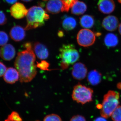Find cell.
<instances>
[{"label":"cell","mask_w":121,"mask_h":121,"mask_svg":"<svg viewBox=\"0 0 121 121\" xmlns=\"http://www.w3.org/2000/svg\"><path fill=\"white\" fill-rule=\"evenodd\" d=\"M119 93L117 91H109L104 96L100 114L102 117L107 118L119 105Z\"/></svg>","instance_id":"cell-3"},{"label":"cell","mask_w":121,"mask_h":121,"mask_svg":"<svg viewBox=\"0 0 121 121\" xmlns=\"http://www.w3.org/2000/svg\"><path fill=\"white\" fill-rule=\"evenodd\" d=\"M119 25V20L117 17L113 15L106 17L103 19L102 22V27L109 31H115Z\"/></svg>","instance_id":"cell-10"},{"label":"cell","mask_w":121,"mask_h":121,"mask_svg":"<svg viewBox=\"0 0 121 121\" xmlns=\"http://www.w3.org/2000/svg\"><path fill=\"white\" fill-rule=\"evenodd\" d=\"M9 36L5 32L0 31V46L6 45L9 41Z\"/></svg>","instance_id":"cell-23"},{"label":"cell","mask_w":121,"mask_h":121,"mask_svg":"<svg viewBox=\"0 0 121 121\" xmlns=\"http://www.w3.org/2000/svg\"><path fill=\"white\" fill-rule=\"evenodd\" d=\"M101 80L102 74L97 70L91 71L87 75V82L92 86H97L101 82Z\"/></svg>","instance_id":"cell-16"},{"label":"cell","mask_w":121,"mask_h":121,"mask_svg":"<svg viewBox=\"0 0 121 121\" xmlns=\"http://www.w3.org/2000/svg\"></svg>","instance_id":"cell-38"},{"label":"cell","mask_w":121,"mask_h":121,"mask_svg":"<svg viewBox=\"0 0 121 121\" xmlns=\"http://www.w3.org/2000/svg\"><path fill=\"white\" fill-rule=\"evenodd\" d=\"M117 87L118 89L121 90V82L118 83L117 84Z\"/></svg>","instance_id":"cell-32"},{"label":"cell","mask_w":121,"mask_h":121,"mask_svg":"<svg viewBox=\"0 0 121 121\" xmlns=\"http://www.w3.org/2000/svg\"><path fill=\"white\" fill-rule=\"evenodd\" d=\"M7 21V18L4 13L2 11H0V25L5 24Z\"/></svg>","instance_id":"cell-27"},{"label":"cell","mask_w":121,"mask_h":121,"mask_svg":"<svg viewBox=\"0 0 121 121\" xmlns=\"http://www.w3.org/2000/svg\"><path fill=\"white\" fill-rule=\"evenodd\" d=\"M118 31L119 34L121 35V23L119 24V26H118Z\"/></svg>","instance_id":"cell-33"},{"label":"cell","mask_w":121,"mask_h":121,"mask_svg":"<svg viewBox=\"0 0 121 121\" xmlns=\"http://www.w3.org/2000/svg\"><path fill=\"white\" fill-rule=\"evenodd\" d=\"M59 56L61 59L60 66L65 69L69 65L73 64L79 58L78 50L72 44H63L59 50Z\"/></svg>","instance_id":"cell-4"},{"label":"cell","mask_w":121,"mask_h":121,"mask_svg":"<svg viewBox=\"0 0 121 121\" xmlns=\"http://www.w3.org/2000/svg\"><path fill=\"white\" fill-rule=\"evenodd\" d=\"M43 121H62L59 115L56 114H51L47 115L44 119Z\"/></svg>","instance_id":"cell-25"},{"label":"cell","mask_w":121,"mask_h":121,"mask_svg":"<svg viewBox=\"0 0 121 121\" xmlns=\"http://www.w3.org/2000/svg\"><path fill=\"white\" fill-rule=\"evenodd\" d=\"M93 92L91 88L78 84L74 87L72 97L78 103L84 104L93 101Z\"/></svg>","instance_id":"cell-5"},{"label":"cell","mask_w":121,"mask_h":121,"mask_svg":"<svg viewBox=\"0 0 121 121\" xmlns=\"http://www.w3.org/2000/svg\"><path fill=\"white\" fill-rule=\"evenodd\" d=\"M22 118L16 112L13 111L9 115L5 121H22Z\"/></svg>","instance_id":"cell-22"},{"label":"cell","mask_w":121,"mask_h":121,"mask_svg":"<svg viewBox=\"0 0 121 121\" xmlns=\"http://www.w3.org/2000/svg\"><path fill=\"white\" fill-rule=\"evenodd\" d=\"M64 5L65 12H68L74 3L78 0H62Z\"/></svg>","instance_id":"cell-24"},{"label":"cell","mask_w":121,"mask_h":121,"mask_svg":"<svg viewBox=\"0 0 121 121\" xmlns=\"http://www.w3.org/2000/svg\"><path fill=\"white\" fill-rule=\"evenodd\" d=\"M70 121H86V120L83 116L76 115L72 117Z\"/></svg>","instance_id":"cell-29"},{"label":"cell","mask_w":121,"mask_h":121,"mask_svg":"<svg viewBox=\"0 0 121 121\" xmlns=\"http://www.w3.org/2000/svg\"><path fill=\"white\" fill-rule=\"evenodd\" d=\"M94 121H107L104 117H98Z\"/></svg>","instance_id":"cell-30"},{"label":"cell","mask_w":121,"mask_h":121,"mask_svg":"<svg viewBox=\"0 0 121 121\" xmlns=\"http://www.w3.org/2000/svg\"><path fill=\"white\" fill-rule=\"evenodd\" d=\"M10 35L14 41H21L24 39L26 36L25 29L19 25L14 26L10 31Z\"/></svg>","instance_id":"cell-15"},{"label":"cell","mask_w":121,"mask_h":121,"mask_svg":"<svg viewBox=\"0 0 121 121\" xmlns=\"http://www.w3.org/2000/svg\"><path fill=\"white\" fill-rule=\"evenodd\" d=\"M45 9L52 14L65 12L64 4L62 0H48L46 4Z\"/></svg>","instance_id":"cell-7"},{"label":"cell","mask_w":121,"mask_h":121,"mask_svg":"<svg viewBox=\"0 0 121 121\" xmlns=\"http://www.w3.org/2000/svg\"><path fill=\"white\" fill-rule=\"evenodd\" d=\"M118 2H119V3L121 4V0H118Z\"/></svg>","instance_id":"cell-36"},{"label":"cell","mask_w":121,"mask_h":121,"mask_svg":"<svg viewBox=\"0 0 121 121\" xmlns=\"http://www.w3.org/2000/svg\"><path fill=\"white\" fill-rule=\"evenodd\" d=\"M113 121H121V106H118L111 115Z\"/></svg>","instance_id":"cell-21"},{"label":"cell","mask_w":121,"mask_h":121,"mask_svg":"<svg viewBox=\"0 0 121 121\" xmlns=\"http://www.w3.org/2000/svg\"></svg>","instance_id":"cell-39"},{"label":"cell","mask_w":121,"mask_h":121,"mask_svg":"<svg viewBox=\"0 0 121 121\" xmlns=\"http://www.w3.org/2000/svg\"><path fill=\"white\" fill-rule=\"evenodd\" d=\"M102 0H99L98 2V3H99V2H100V1H101Z\"/></svg>","instance_id":"cell-37"},{"label":"cell","mask_w":121,"mask_h":121,"mask_svg":"<svg viewBox=\"0 0 121 121\" xmlns=\"http://www.w3.org/2000/svg\"><path fill=\"white\" fill-rule=\"evenodd\" d=\"M71 8V13L72 14L80 15L86 12L87 9V7L84 2L78 0L74 3Z\"/></svg>","instance_id":"cell-17"},{"label":"cell","mask_w":121,"mask_h":121,"mask_svg":"<svg viewBox=\"0 0 121 121\" xmlns=\"http://www.w3.org/2000/svg\"><path fill=\"white\" fill-rule=\"evenodd\" d=\"M87 73V68L82 63H76L73 66L72 74L73 78L76 80L84 79L86 77Z\"/></svg>","instance_id":"cell-8"},{"label":"cell","mask_w":121,"mask_h":121,"mask_svg":"<svg viewBox=\"0 0 121 121\" xmlns=\"http://www.w3.org/2000/svg\"><path fill=\"white\" fill-rule=\"evenodd\" d=\"M4 76V80L5 82L9 84L15 83L20 78L19 74L17 70L12 67L8 68Z\"/></svg>","instance_id":"cell-13"},{"label":"cell","mask_w":121,"mask_h":121,"mask_svg":"<svg viewBox=\"0 0 121 121\" xmlns=\"http://www.w3.org/2000/svg\"><path fill=\"white\" fill-rule=\"evenodd\" d=\"M80 25L84 29L91 28L95 23L94 18L93 16L88 15H85L80 18L79 20Z\"/></svg>","instance_id":"cell-19"},{"label":"cell","mask_w":121,"mask_h":121,"mask_svg":"<svg viewBox=\"0 0 121 121\" xmlns=\"http://www.w3.org/2000/svg\"><path fill=\"white\" fill-rule=\"evenodd\" d=\"M11 15L15 19H20L27 16L28 10L23 4L15 3L10 9Z\"/></svg>","instance_id":"cell-9"},{"label":"cell","mask_w":121,"mask_h":121,"mask_svg":"<svg viewBox=\"0 0 121 121\" xmlns=\"http://www.w3.org/2000/svg\"><path fill=\"white\" fill-rule=\"evenodd\" d=\"M33 49L36 56L40 59H45L48 57L49 52L47 48L43 44L36 42L34 44Z\"/></svg>","instance_id":"cell-14"},{"label":"cell","mask_w":121,"mask_h":121,"mask_svg":"<svg viewBox=\"0 0 121 121\" xmlns=\"http://www.w3.org/2000/svg\"><path fill=\"white\" fill-rule=\"evenodd\" d=\"M98 9L102 13L109 14L114 11L115 5L113 0H102L98 3Z\"/></svg>","instance_id":"cell-12"},{"label":"cell","mask_w":121,"mask_h":121,"mask_svg":"<svg viewBox=\"0 0 121 121\" xmlns=\"http://www.w3.org/2000/svg\"><path fill=\"white\" fill-rule=\"evenodd\" d=\"M5 1L8 4H12L16 3L17 1V0H5Z\"/></svg>","instance_id":"cell-31"},{"label":"cell","mask_w":121,"mask_h":121,"mask_svg":"<svg viewBox=\"0 0 121 121\" xmlns=\"http://www.w3.org/2000/svg\"><path fill=\"white\" fill-rule=\"evenodd\" d=\"M77 24L75 18L72 17L65 16L62 22V26L66 31H70L76 27Z\"/></svg>","instance_id":"cell-18"},{"label":"cell","mask_w":121,"mask_h":121,"mask_svg":"<svg viewBox=\"0 0 121 121\" xmlns=\"http://www.w3.org/2000/svg\"><path fill=\"white\" fill-rule=\"evenodd\" d=\"M36 66L40 69L43 70H48V67H49V64L46 61H41V62L37 63Z\"/></svg>","instance_id":"cell-26"},{"label":"cell","mask_w":121,"mask_h":121,"mask_svg":"<svg viewBox=\"0 0 121 121\" xmlns=\"http://www.w3.org/2000/svg\"><path fill=\"white\" fill-rule=\"evenodd\" d=\"M50 19V16L42 7L34 6L28 10L26 16L27 25L25 29L29 30L43 26Z\"/></svg>","instance_id":"cell-2"},{"label":"cell","mask_w":121,"mask_h":121,"mask_svg":"<svg viewBox=\"0 0 121 121\" xmlns=\"http://www.w3.org/2000/svg\"><path fill=\"white\" fill-rule=\"evenodd\" d=\"M7 69V67L4 64L0 62V77L4 75Z\"/></svg>","instance_id":"cell-28"},{"label":"cell","mask_w":121,"mask_h":121,"mask_svg":"<svg viewBox=\"0 0 121 121\" xmlns=\"http://www.w3.org/2000/svg\"><path fill=\"white\" fill-rule=\"evenodd\" d=\"M26 50L18 52L15 62V66L19 73L21 82H28L35 78L37 74L35 63V56L31 44H24Z\"/></svg>","instance_id":"cell-1"},{"label":"cell","mask_w":121,"mask_h":121,"mask_svg":"<svg viewBox=\"0 0 121 121\" xmlns=\"http://www.w3.org/2000/svg\"><path fill=\"white\" fill-rule=\"evenodd\" d=\"M22 0L24 1V2H28L32 1L33 0Z\"/></svg>","instance_id":"cell-35"},{"label":"cell","mask_w":121,"mask_h":121,"mask_svg":"<svg viewBox=\"0 0 121 121\" xmlns=\"http://www.w3.org/2000/svg\"><path fill=\"white\" fill-rule=\"evenodd\" d=\"M58 35L59 36H62L63 35V33L62 32V31H60L58 33Z\"/></svg>","instance_id":"cell-34"},{"label":"cell","mask_w":121,"mask_h":121,"mask_svg":"<svg viewBox=\"0 0 121 121\" xmlns=\"http://www.w3.org/2000/svg\"><path fill=\"white\" fill-rule=\"evenodd\" d=\"M105 45L109 47H114L118 43V39L117 35L112 33L107 34L104 39Z\"/></svg>","instance_id":"cell-20"},{"label":"cell","mask_w":121,"mask_h":121,"mask_svg":"<svg viewBox=\"0 0 121 121\" xmlns=\"http://www.w3.org/2000/svg\"><path fill=\"white\" fill-rule=\"evenodd\" d=\"M96 40L95 35L93 31L87 29H81L78 32L77 41L79 45L84 47L93 45Z\"/></svg>","instance_id":"cell-6"},{"label":"cell","mask_w":121,"mask_h":121,"mask_svg":"<svg viewBox=\"0 0 121 121\" xmlns=\"http://www.w3.org/2000/svg\"><path fill=\"white\" fill-rule=\"evenodd\" d=\"M16 55L15 48L12 44H6L1 48L0 55L4 60L9 61L12 60Z\"/></svg>","instance_id":"cell-11"}]
</instances>
